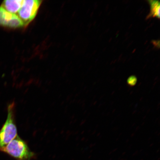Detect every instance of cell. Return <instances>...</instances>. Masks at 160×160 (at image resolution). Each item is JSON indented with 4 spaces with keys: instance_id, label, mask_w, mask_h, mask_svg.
<instances>
[{
    "instance_id": "cell-1",
    "label": "cell",
    "mask_w": 160,
    "mask_h": 160,
    "mask_svg": "<svg viewBox=\"0 0 160 160\" xmlns=\"http://www.w3.org/2000/svg\"><path fill=\"white\" fill-rule=\"evenodd\" d=\"M0 151L17 160H31L35 155L30 149L27 143L18 135L8 145L0 148Z\"/></svg>"
},
{
    "instance_id": "cell-2",
    "label": "cell",
    "mask_w": 160,
    "mask_h": 160,
    "mask_svg": "<svg viewBox=\"0 0 160 160\" xmlns=\"http://www.w3.org/2000/svg\"><path fill=\"white\" fill-rule=\"evenodd\" d=\"M7 120L0 130V148L5 147L18 135L15 119V103H9L7 108Z\"/></svg>"
},
{
    "instance_id": "cell-3",
    "label": "cell",
    "mask_w": 160,
    "mask_h": 160,
    "mask_svg": "<svg viewBox=\"0 0 160 160\" xmlns=\"http://www.w3.org/2000/svg\"><path fill=\"white\" fill-rule=\"evenodd\" d=\"M41 1L27 0L24 1L18 12V17L24 26L28 25L35 18L38 11Z\"/></svg>"
},
{
    "instance_id": "cell-4",
    "label": "cell",
    "mask_w": 160,
    "mask_h": 160,
    "mask_svg": "<svg viewBox=\"0 0 160 160\" xmlns=\"http://www.w3.org/2000/svg\"><path fill=\"white\" fill-rule=\"evenodd\" d=\"M0 26L11 28H18L24 25L18 16L9 12L2 7H0Z\"/></svg>"
},
{
    "instance_id": "cell-5",
    "label": "cell",
    "mask_w": 160,
    "mask_h": 160,
    "mask_svg": "<svg viewBox=\"0 0 160 160\" xmlns=\"http://www.w3.org/2000/svg\"><path fill=\"white\" fill-rule=\"evenodd\" d=\"M23 1V0H6L3 2L2 7L9 12L16 14L21 9Z\"/></svg>"
},
{
    "instance_id": "cell-6",
    "label": "cell",
    "mask_w": 160,
    "mask_h": 160,
    "mask_svg": "<svg viewBox=\"0 0 160 160\" xmlns=\"http://www.w3.org/2000/svg\"><path fill=\"white\" fill-rule=\"evenodd\" d=\"M150 6V12L147 18L157 17L160 18V2L157 1H148Z\"/></svg>"
},
{
    "instance_id": "cell-7",
    "label": "cell",
    "mask_w": 160,
    "mask_h": 160,
    "mask_svg": "<svg viewBox=\"0 0 160 160\" xmlns=\"http://www.w3.org/2000/svg\"><path fill=\"white\" fill-rule=\"evenodd\" d=\"M128 83L130 85H134L137 82V78L134 76H132L128 79Z\"/></svg>"
}]
</instances>
